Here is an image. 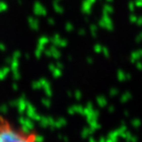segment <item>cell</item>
<instances>
[{"label": "cell", "instance_id": "cell-1", "mask_svg": "<svg viewBox=\"0 0 142 142\" xmlns=\"http://www.w3.org/2000/svg\"><path fill=\"white\" fill-rule=\"evenodd\" d=\"M0 142H41V140L35 131L20 127L0 114Z\"/></svg>", "mask_w": 142, "mask_h": 142}]
</instances>
